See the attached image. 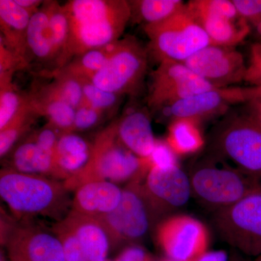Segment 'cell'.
I'll list each match as a JSON object with an SVG mask.
<instances>
[{
	"instance_id": "cell-1",
	"label": "cell",
	"mask_w": 261,
	"mask_h": 261,
	"mask_svg": "<svg viewBox=\"0 0 261 261\" xmlns=\"http://www.w3.org/2000/svg\"><path fill=\"white\" fill-rule=\"evenodd\" d=\"M64 7L70 21L65 65L86 51L118 42L132 19L125 0H71Z\"/></svg>"
},
{
	"instance_id": "cell-2",
	"label": "cell",
	"mask_w": 261,
	"mask_h": 261,
	"mask_svg": "<svg viewBox=\"0 0 261 261\" xmlns=\"http://www.w3.org/2000/svg\"><path fill=\"white\" fill-rule=\"evenodd\" d=\"M70 192L63 181L18 172L5 167L0 172V196L13 216L23 222L34 218L64 219L71 211Z\"/></svg>"
},
{
	"instance_id": "cell-3",
	"label": "cell",
	"mask_w": 261,
	"mask_h": 261,
	"mask_svg": "<svg viewBox=\"0 0 261 261\" xmlns=\"http://www.w3.org/2000/svg\"><path fill=\"white\" fill-rule=\"evenodd\" d=\"M151 168L149 159L138 157L122 144L114 121L96 135L87 166L63 183L68 192H75L89 182L142 181Z\"/></svg>"
},
{
	"instance_id": "cell-4",
	"label": "cell",
	"mask_w": 261,
	"mask_h": 261,
	"mask_svg": "<svg viewBox=\"0 0 261 261\" xmlns=\"http://www.w3.org/2000/svg\"><path fill=\"white\" fill-rule=\"evenodd\" d=\"M188 176L192 197L214 213L232 205L261 186L260 180L221 162L218 156L198 161Z\"/></svg>"
},
{
	"instance_id": "cell-5",
	"label": "cell",
	"mask_w": 261,
	"mask_h": 261,
	"mask_svg": "<svg viewBox=\"0 0 261 261\" xmlns=\"http://www.w3.org/2000/svg\"><path fill=\"white\" fill-rule=\"evenodd\" d=\"M162 219L146 193L142 181L130 182L123 190L118 207L97 219L107 231L111 246L137 245Z\"/></svg>"
},
{
	"instance_id": "cell-6",
	"label": "cell",
	"mask_w": 261,
	"mask_h": 261,
	"mask_svg": "<svg viewBox=\"0 0 261 261\" xmlns=\"http://www.w3.org/2000/svg\"><path fill=\"white\" fill-rule=\"evenodd\" d=\"M149 49L159 62L184 63L197 51L211 45L207 33L185 6L167 20L147 25Z\"/></svg>"
},
{
	"instance_id": "cell-7",
	"label": "cell",
	"mask_w": 261,
	"mask_h": 261,
	"mask_svg": "<svg viewBox=\"0 0 261 261\" xmlns=\"http://www.w3.org/2000/svg\"><path fill=\"white\" fill-rule=\"evenodd\" d=\"M148 51L135 37L120 39L106 64L90 79L91 82L119 96L137 95L147 74Z\"/></svg>"
},
{
	"instance_id": "cell-8",
	"label": "cell",
	"mask_w": 261,
	"mask_h": 261,
	"mask_svg": "<svg viewBox=\"0 0 261 261\" xmlns=\"http://www.w3.org/2000/svg\"><path fill=\"white\" fill-rule=\"evenodd\" d=\"M214 224L221 238L249 256L261 255V186L236 203L215 212Z\"/></svg>"
},
{
	"instance_id": "cell-9",
	"label": "cell",
	"mask_w": 261,
	"mask_h": 261,
	"mask_svg": "<svg viewBox=\"0 0 261 261\" xmlns=\"http://www.w3.org/2000/svg\"><path fill=\"white\" fill-rule=\"evenodd\" d=\"M216 156L261 180V126L250 116L229 118L220 127L214 140Z\"/></svg>"
},
{
	"instance_id": "cell-10",
	"label": "cell",
	"mask_w": 261,
	"mask_h": 261,
	"mask_svg": "<svg viewBox=\"0 0 261 261\" xmlns=\"http://www.w3.org/2000/svg\"><path fill=\"white\" fill-rule=\"evenodd\" d=\"M186 6L214 45L235 47L250 32L232 1L192 0Z\"/></svg>"
},
{
	"instance_id": "cell-11",
	"label": "cell",
	"mask_w": 261,
	"mask_h": 261,
	"mask_svg": "<svg viewBox=\"0 0 261 261\" xmlns=\"http://www.w3.org/2000/svg\"><path fill=\"white\" fill-rule=\"evenodd\" d=\"M156 239L166 257L190 261L207 251L208 229L202 221L187 215H173L160 221Z\"/></svg>"
},
{
	"instance_id": "cell-12",
	"label": "cell",
	"mask_w": 261,
	"mask_h": 261,
	"mask_svg": "<svg viewBox=\"0 0 261 261\" xmlns=\"http://www.w3.org/2000/svg\"><path fill=\"white\" fill-rule=\"evenodd\" d=\"M219 88L194 73L183 63L160 62L152 75L147 103L152 111H159L176 101Z\"/></svg>"
},
{
	"instance_id": "cell-13",
	"label": "cell",
	"mask_w": 261,
	"mask_h": 261,
	"mask_svg": "<svg viewBox=\"0 0 261 261\" xmlns=\"http://www.w3.org/2000/svg\"><path fill=\"white\" fill-rule=\"evenodd\" d=\"M252 88L224 87L195 94L163 108V115L171 119H187L199 123L224 113L238 103L247 102L253 95Z\"/></svg>"
},
{
	"instance_id": "cell-14",
	"label": "cell",
	"mask_w": 261,
	"mask_h": 261,
	"mask_svg": "<svg viewBox=\"0 0 261 261\" xmlns=\"http://www.w3.org/2000/svg\"><path fill=\"white\" fill-rule=\"evenodd\" d=\"M194 73L209 83L224 88L245 81L247 65L236 48L207 46L184 62Z\"/></svg>"
},
{
	"instance_id": "cell-15",
	"label": "cell",
	"mask_w": 261,
	"mask_h": 261,
	"mask_svg": "<svg viewBox=\"0 0 261 261\" xmlns=\"http://www.w3.org/2000/svg\"><path fill=\"white\" fill-rule=\"evenodd\" d=\"M7 261H66L61 242L51 230L23 222L3 238Z\"/></svg>"
},
{
	"instance_id": "cell-16",
	"label": "cell",
	"mask_w": 261,
	"mask_h": 261,
	"mask_svg": "<svg viewBox=\"0 0 261 261\" xmlns=\"http://www.w3.org/2000/svg\"><path fill=\"white\" fill-rule=\"evenodd\" d=\"M143 186L161 218L179 210L192 197L188 174L178 166L166 169L151 168Z\"/></svg>"
},
{
	"instance_id": "cell-17",
	"label": "cell",
	"mask_w": 261,
	"mask_h": 261,
	"mask_svg": "<svg viewBox=\"0 0 261 261\" xmlns=\"http://www.w3.org/2000/svg\"><path fill=\"white\" fill-rule=\"evenodd\" d=\"M116 123L122 144L136 155L149 159L156 145L149 111L145 108H128Z\"/></svg>"
},
{
	"instance_id": "cell-18",
	"label": "cell",
	"mask_w": 261,
	"mask_h": 261,
	"mask_svg": "<svg viewBox=\"0 0 261 261\" xmlns=\"http://www.w3.org/2000/svg\"><path fill=\"white\" fill-rule=\"evenodd\" d=\"M123 190L111 181L89 182L75 190L71 211L99 219L112 212L121 202Z\"/></svg>"
},
{
	"instance_id": "cell-19",
	"label": "cell",
	"mask_w": 261,
	"mask_h": 261,
	"mask_svg": "<svg viewBox=\"0 0 261 261\" xmlns=\"http://www.w3.org/2000/svg\"><path fill=\"white\" fill-rule=\"evenodd\" d=\"M7 167L27 174L64 181L54 156L41 148L31 136L17 144L11 151Z\"/></svg>"
},
{
	"instance_id": "cell-20",
	"label": "cell",
	"mask_w": 261,
	"mask_h": 261,
	"mask_svg": "<svg viewBox=\"0 0 261 261\" xmlns=\"http://www.w3.org/2000/svg\"><path fill=\"white\" fill-rule=\"evenodd\" d=\"M63 220L78 238L89 261L108 260L111 241L99 220L71 211Z\"/></svg>"
},
{
	"instance_id": "cell-21",
	"label": "cell",
	"mask_w": 261,
	"mask_h": 261,
	"mask_svg": "<svg viewBox=\"0 0 261 261\" xmlns=\"http://www.w3.org/2000/svg\"><path fill=\"white\" fill-rule=\"evenodd\" d=\"M92 144L75 134H62L56 151V163L64 181L80 172L88 163Z\"/></svg>"
},
{
	"instance_id": "cell-22",
	"label": "cell",
	"mask_w": 261,
	"mask_h": 261,
	"mask_svg": "<svg viewBox=\"0 0 261 261\" xmlns=\"http://www.w3.org/2000/svg\"><path fill=\"white\" fill-rule=\"evenodd\" d=\"M25 43L29 58H34L42 64L50 65L49 75L51 74L54 58L49 27V16L44 3L31 18L25 32Z\"/></svg>"
},
{
	"instance_id": "cell-23",
	"label": "cell",
	"mask_w": 261,
	"mask_h": 261,
	"mask_svg": "<svg viewBox=\"0 0 261 261\" xmlns=\"http://www.w3.org/2000/svg\"><path fill=\"white\" fill-rule=\"evenodd\" d=\"M44 7L49 16V27L53 44L54 75L65 65V56L70 36V21L64 7L58 2L46 1Z\"/></svg>"
},
{
	"instance_id": "cell-24",
	"label": "cell",
	"mask_w": 261,
	"mask_h": 261,
	"mask_svg": "<svg viewBox=\"0 0 261 261\" xmlns=\"http://www.w3.org/2000/svg\"><path fill=\"white\" fill-rule=\"evenodd\" d=\"M29 98L39 116L47 118L49 121L47 125L56 128L61 135L73 132L76 111L75 108L59 99L37 94L29 96Z\"/></svg>"
},
{
	"instance_id": "cell-25",
	"label": "cell",
	"mask_w": 261,
	"mask_h": 261,
	"mask_svg": "<svg viewBox=\"0 0 261 261\" xmlns=\"http://www.w3.org/2000/svg\"><path fill=\"white\" fill-rule=\"evenodd\" d=\"M166 142L177 156L195 153L205 144L198 123L187 119L171 122Z\"/></svg>"
},
{
	"instance_id": "cell-26",
	"label": "cell",
	"mask_w": 261,
	"mask_h": 261,
	"mask_svg": "<svg viewBox=\"0 0 261 261\" xmlns=\"http://www.w3.org/2000/svg\"><path fill=\"white\" fill-rule=\"evenodd\" d=\"M129 2L132 18L144 27L161 23L185 6L181 0H137Z\"/></svg>"
},
{
	"instance_id": "cell-27",
	"label": "cell",
	"mask_w": 261,
	"mask_h": 261,
	"mask_svg": "<svg viewBox=\"0 0 261 261\" xmlns=\"http://www.w3.org/2000/svg\"><path fill=\"white\" fill-rule=\"evenodd\" d=\"M53 77V82L36 94L59 99L75 110L80 108L84 102L83 89L80 79L62 71L57 72Z\"/></svg>"
},
{
	"instance_id": "cell-28",
	"label": "cell",
	"mask_w": 261,
	"mask_h": 261,
	"mask_svg": "<svg viewBox=\"0 0 261 261\" xmlns=\"http://www.w3.org/2000/svg\"><path fill=\"white\" fill-rule=\"evenodd\" d=\"M116 42L105 47L91 49L75 57L58 71L90 80L106 64L116 48Z\"/></svg>"
},
{
	"instance_id": "cell-29",
	"label": "cell",
	"mask_w": 261,
	"mask_h": 261,
	"mask_svg": "<svg viewBox=\"0 0 261 261\" xmlns=\"http://www.w3.org/2000/svg\"><path fill=\"white\" fill-rule=\"evenodd\" d=\"M0 130L4 129L29 106V96H23L11 83V76H0Z\"/></svg>"
},
{
	"instance_id": "cell-30",
	"label": "cell",
	"mask_w": 261,
	"mask_h": 261,
	"mask_svg": "<svg viewBox=\"0 0 261 261\" xmlns=\"http://www.w3.org/2000/svg\"><path fill=\"white\" fill-rule=\"evenodd\" d=\"M30 101V100H29ZM31 102L4 129L0 130V157H6L14 149L21 137L27 135L39 117Z\"/></svg>"
},
{
	"instance_id": "cell-31",
	"label": "cell",
	"mask_w": 261,
	"mask_h": 261,
	"mask_svg": "<svg viewBox=\"0 0 261 261\" xmlns=\"http://www.w3.org/2000/svg\"><path fill=\"white\" fill-rule=\"evenodd\" d=\"M83 89L84 102L102 112L116 107L121 96L108 92L94 85L90 80L79 78Z\"/></svg>"
},
{
	"instance_id": "cell-32",
	"label": "cell",
	"mask_w": 261,
	"mask_h": 261,
	"mask_svg": "<svg viewBox=\"0 0 261 261\" xmlns=\"http://www.w3.org/2000/svg\"><path fill=\"white\" fill-rule=\"evenodd\" d=\"M51 230L61 242L66 261H89L78 238L63 220L56 222Z\"/></svg>"
},
{
	"instance_id": "cell-33",
	"label": "cell",
	"mask_w": 261,
	"mask_h": 261,
	"mask_svg": "<svg viewBox=\"0 0 261 261\" xmlns=\"http://www.w3.org/2000/svg\"><path fill=\"white\" fill-rule=\"evenodd\" d=\"M103 113L84 102L75 111L73 132H84L97 126L102 121Z\"/></svg>"
},
{
	"instance_id": "cell-34",
	"label": "cell",
	"mask_w": 261,
	"mask_h": 261,
	"mask_svg": "<svg viewBox=\"0 0 261 261\" xmlns=\"http://www.w3.org/2000/svg\"><path fill=\"white\" fill-rule=\"evenodd\" d=\"M151 166L166 169L178 166L177 155L164 141L157 140L152 154L149 156Z\"/></svg>"
},
{
	"instance_id": "cell-35",
	"label": "cell",
	"mask_w": 261,
	"mask_h": 261,
	"mask_svg": "<svg viewBox=\"0 0 261 261\" xmlns=\"http://www.w3.org/2000/svg\"><path fill=\"white\" fill-rule=\"evenodd\" d=\"M240 14L261 34V0H233Z\"/></svg>"
},
{
	"instance_id": "cell-36",
	"label": "cell",
	"mask_w": 261,
	"mask_h": 261,
	"mask_svg": "<svg viewBox=\"0 0 261 261\" xmlns=\"http://www.w3.org/2000/svg\"><path fill=\"white\" fill-rule=\"evenodd\" d=\"M61 134L49 125L33 133L31 137L41 148L53 154L56 159V151Z\"/></svg>"
},
{
	"instance_id": "cell-37",
	"label": "cell",
	"mask_w": 261,
	"mask_h": 261,
	"mask_svg": "<svg viewBox=\"0 0 261 261\" xmlns=\"http://www.w3.org/2000/svg\"><path fill=\"white\" fill-rule=\"evenodd\" d=\"M245 81L256 87H261V42L252 46Z\"/></svg>"
},
{
	"instance_id": "cell-38",
	"label": "cell",
	"mask_w": 261,
	"mask_h": 261,
	"mask_svg": "<svg viewBox=\"0 0 261 261\" xmlns=\"http://www.w3.org/2000/svg\"><path fill=\"white\" fill-rule=\"evenodd\" d=\"M117 261H154L143 247L138 245L126 247L116 259Z\"/></svg>"
},
{
	"instance_id": "cell-39",
	"label": "cell",
	"mask_w": 261,
	"mask_h": 261,
	"mask_svg": "<svg viewBox=\"0 0 261 261\" xmlns=\"http://www.w3.org/2000/svg\"><path fill=\"white\" fill-rule=\"evenodd\" d=\"M247 103H248L250 109L249 116L261 126V87H255L253 96Z\"/></svg>"
},
{
	"instance_id": "cell-40",
	"label": "cell",
	"mask_w": 261,
	"mask_h": 261,
	"mask_svg": "<svg viewBox=\"0 0 261 261\" xmlns=\"http://www.w3.org/2000/svg\"><path fill=\"white\" fill-rule=\"evenodd\" d=\"M228 259L229 255L224 250H207L190 261H228Z\"/></svg>"
},
{
	"instance_id": "cell-41",
	"label": "cell",
	"mask_w": 261,
	"mask_h": 261,
	"mask_svg": "<svg viewBox=\"0 0 261 261\" xmlns=\"http://www.w3.org/2000/svg\"><path fill=\"white\" fill-rule=\"evenodd\" d=\"M17 3L25 9L28 10L34 14L41 7L44 5V2L40 0H15Z\"/></svg>"
},
{
	"instance_id": "cell-42",
	"label": "cell",
	"mask_w": 261,
	"mask_h": 261,
	"mask_svg": "<svg viewBox=\"0 0 261 261\" xmlns=\"http://www.w3.org/2000/svg\"><path fill=\"white\" fill-rule=\"evenodd\" d=\"M228 261H247L238 252L232 250L229 255Z\"/></svg>"
},
{
	"instance_id": "cell-43",
	"label": "cell",
	"mask_w": 261,
	"mask_h": 261,
	"mask_svg": "<svg viewBox=\"0 0 261 261\" xmlns=\"http://www.w3.org/2000/svg\"><path fill=\"white\" fill-rule=\"evenodd\" d=\"M159 261H178L176 260H173V259L169 258V257H166L165 258L161 259Z\"/></svg>"
},
{
	"instance_id": "cell-44",
	"label": "cell",
	"mask_w": 261,
	"mask_h": 261,
	"mask_svg": "<svg viewBox=\"0 0 261 261\" xmlns=\"http://www.w3.org/2000/svg\"><path fill=\"white\" fill-rule=\"evenodd\" d=\"M255 261H261V255H260V256L255 257Z\"/></svg>"
},
{
	"instance_id": "cell-45",
	"label": "cell",
	"mask_w": 261,
	"mask_h": 261,
	"mask_svg": "<svg viewBox=\"0 0 261 261\" xmlns=\"http://www.w3.org/2000/svg\"><path fill=\"white\" fill-rule=\"evenodd\" d=\"M107 261H117L116 260H107Z\"/></svg>"
}]
</instances>
